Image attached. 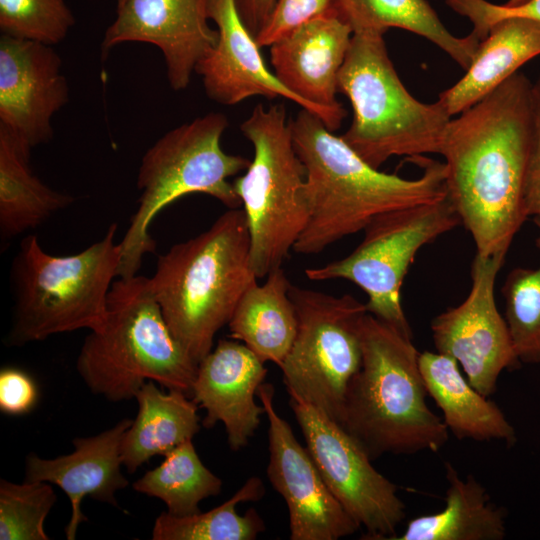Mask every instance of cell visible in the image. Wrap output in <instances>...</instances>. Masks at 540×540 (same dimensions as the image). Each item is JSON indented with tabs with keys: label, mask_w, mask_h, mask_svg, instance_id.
I'll list each match as a JSON object with an SVG mask.
<instances>
[{
	"label": "cell",
	"mask_w": 540,
	"mask_h": 540,
	"mask_svg": "<svg viewBox=\"0 0 540 540\" xmlns=\"http://www.w3.org/2000/svg\"><path fill=\"white\" fill-rule=\"evenodd\" d=\"M531 85L517 71L448 123L446 192L481 256L505 257L526 220Z\"/></svg>",
	"instance_id": "cell-1"
},
{
	"label": "cell",
	"mask_w": 540,
	"mask_h": 540,
	"mask_svg": "<svg viewBox=\"0 0 540 540\" xmlns=\"http://www.w3.org/2000/svg\"><path fill=\"white\" fill-rule=\"evenodd\" d=\"M290 125L294 148L305 168L303 195L309 210L307 225L292 250L295 253L319 254L362 231L381 213L447 195L444 163L424 156L408 158L422 173L407 179L369 165L305 109L290 119Z\"/></svg>",
	"instance_id": "cell-2"
},
{
	"label": "cell",
	"mask_w": 540,
	"mask_h": 540,
	"mask_svg": "<svg viewBox=\"0 0 540 540\" xmlns=\"http://www.w3.org/2000/svg\"><path fill=\"white\" fill-rule=\"evenodd\" d=\"M243 209H229L199 235L160 256L150 285L174 338L199 362L257 282Z\"/></svg>",
	"instance_id": "cell-3"
},
{
	"label": "cell",
	"mask_w": 540,
	"mask_h": 540,
	"mask_svg": "<svg viewBox=\"0 0 540 540\" xmlns=\"http://www.w3.org/2000/svg\"><path fill=\"white\" fill-rule=\"evenodd\" d=\"M361 346V365L347 386L339 424L372 461L385 454L438 452L449 430L427 405L412 339L367 313Z\"/></svg>",
	"instance_id": "cell-4"
},
{
	"label": "cell",
	"mask_w": 540,
	"mask_h": 540,
	"mask_svg": "<svg viewBox=\"0 0 540 540\" xmlns=\"http://www.w3.org/2000/svg\"><path fill=\"white\" fill-rule=\"evenodd\" d=\"M197 368L171 333L149 277L138 275L113 282L105 324L86 336L76 361L89 390L112 402L135 398L147 381L191 398Z\"/></svg>",
	"instance_id": "cell-5"
},
{
	"label": "cell",
	"mask_w": 540,
	"mask_h": 540,
	"mask_svg": "<svg viewBox=\"0 0 540 540\" xmlns=\"http://www.w3.org/2000/svg\"><path fill=\"white\" fill-rule=\"evenodd\" d=\"M117 230L112 223L100 240L66 256L46 252L34 234L22 239L10 268L14 306L8 345L103 327L120 262Z\"/></svg>",
	"instance_id": "cell-6"
},
{
	"label": "cell",
	"mask_w": 540,
	"mask_h": 540,
	"mask_svg": "<svg viewBox=\"0 0 540 540\" xmlns=\"http://www.w3.org/2000/svg\"><path fill=\"white\" fill-rule=\"evenodd\" d=\"M228 125L225 114L211 112L166 132L145 152L137 175L138 207L119 241L117 278L137 275L144 256L156 249L152 221L176 200L202 193L229 209L242 205L228 179L245 171L251 160L222 149Z\"/></svg>",
	"instance_id": "cell-7"
},
{
	"label": "cell",
	"mask_w": 540,
	"mask_h": 540,
	"mask_svg": "<svg viewBox=\"0 0 540 540\" xmlns=\"http://www.w3.org/2000/svg\"><path fill=\"white\" fill-rule=\"evenodd\" d=\"M338 92L353 109L341 136L369 165L379 169L393 156L440 154L452 116L438 102L415 99L389 58L384 35L353 34L338 75Z\"/></svg>",
	"instance_id": "cell-8"
},
{
	"label": "cell",
	"mask_w": 540,
	"mask_h": 540,
	"mask_svg": "<svg viewBox=\"0 0 540 540\" xmlns=\"http://www.w3.org/2000/svg\"><path fill=\"white\" fill-rule=\"evenodd\" d=\"M240 129L254 156L232 185L248 224L252 267L263 278L281 267L307 225L305 168L283 104H257Z\"/></svg>",
	"instance_id": "cell-9"
},
{
	"label": "cell",
	"mask_w": 540,
	"mask_h": 540,
	"mask_svg": "<svg viewBox=\"0 0 540 540\" xmlns=\"http://www.w3.org/2000/svg\"><path fill=\"white\" fill-rule=\"evenodd\" d=\"M460 217L447 195L439 200L375 216L364 237L346 257L308 268L309 280L345 279L368 296V313L412 339L401 303V287L410 265L425 245L449 232Z\"/></svg>",
	"instance_id": "cell-10"
},
{
	"label": "cell",
	"mask_w": 540,
	"mask_h": 540,
	"mask_svg": "<svg viewBox=\"0 0 540 540\" xmlns=\"http://www.w3.org/2000/svg\"><path fill=\"white\" fill-rule=\"evenodd\" d=\"M298 326L279 367L289 396L340 423L347 386L362 361L361 324L366 303L291 285Z\"/></svg>",
	"instance_id": "cell-11"
},
{
	"label": "cell",
	"mask_w": 540,
	"mask_h": 540,
	"mask_svg": "<svg viewBox=\"0 0 540 540\" xmlns=\"http://www.w3.org/2000/svg\"><path fill=\"white\" fill-rule=\"evenodd\" d=\"M290 406L306 449L330 491L366 529L361 539L391 540L406 517L397 485L375 469L364 449L339 423L296 396H290Z\"/></svg>",
	"instance_id": "cell-12"
},
{
	"label": "cell",
	"mask_w": 540,
	"mask_h": 540,
	"mask_svg": "<svg viewBox=\"0 0 540 540\" xmlns=\"http://www.w3.org/2000/svg\"><path fill=\"white\" fill-rule=\"evenodd\" d=\"M504 260L503 256L476 254L468 296L434 317L430 324L437 352L456 360L469 383L487 397L496 392L504 370L521 364L495 301L496 277Z\"/></svg>",
	"instance_id": "cell-13"
},
{
	"label": "cell",
	"mask_w": 540,
	"mask_h": 540,
	"mask_svg": "<svg viewBox=\"0 0 540 540\" xmlns=\"http://www.w3.org/2000/svg\"><path fill=\"white\" fill-rule=\"evenodd\" d=\"M275 389L262 383L257 397L268 419L267 477L285 500L291 540H337L354 534L360 525L330 491L306 447L274 407Z\"/></svg>",
	"instance_id": "cell-14"
},
{
	"label": "cell",
	"mask_w": 540,
	"mask_h": 540,
	"mask_svg": "<svg viewBox=\"0 0 540 540\" xmlns=\"http://www.w3.org/2000/svg\"><path fill=\"white\" fill-rule=\"evenodd\" d=\"M69 101L58 53L42 42L1 34L0 127L25 148L53 138V116Z\"/></svg>",
	"instance_id": "cell-15"
},
{
	"label": "cell",
	"mask_w": 540,
	"mask_h": 540,
	"mask_svg": "<svg viewBox=\"0 0 540 540\" xmlns=\"http://www.w3.org/2000/svg\"><path fill=\"white\" fill-rule=\"evenodd\" d=\"M210 0H127L107 27L102 54L126 42L152 44L161 51L170 87L187 88L198 62L215 46L217 29L208 20Z\"/></svg>",
	"instance_id": "cell-16"
},
{
	"label": "cell",
	"mask_w": 540,
	"mask_h": 540,
	"mask_svg": "<svg viewBox=\"0 0 540 540\" xmlns=\"http://www.w3.org/2000/svg\"><path fill=\"white\" fill-rule=\"evenodd\" d=\"M353 32L331 9L270 46V62L278 81L332 132L347 111L337 100L338 75Z\"/></svg>",
	"instance_id": "cell-17"
},
{
	"label": "cell",
	"mask_w": 540,
	"mask_h": 540,
	"mask_svg": "<svg viewBox=\"0 0 540 540\" xmlns=\"http://www.w3.org/2000/svg\"><path fill=\"white\" fill-rule=\"evenodd\" d=\"M266 374L264 362L237 340H219L198 364L191 398L205 409L206 428L224 424L234 451L247 446L265 414L254 396Z\"/></svg>",
	"instance_id": "cell-18"
},
{
	"label": "cell",
	"mask_w": 540,
	"mask_h": 540,
	"mask_svg": "<svg viewBox=\"0 0 540 540\" xmlns=\"http://www.w3.org/2000/svg\"><path fill=\"white\" fill-rule=\"evenodd\" d=\"M208 14L217 27L218 40L195 68L206 95L222 105H235L253 96L282 97L302 108V102L266 66L235 0H210Z\"/></svg>",
	"instance_id": "cell-19"
},
{
	"label": "cell",
	"mask_w": 540,
	"mask_h": 540,
	"mask_svg": "<svg viewBox=\"0 0 540 540\" xmlns=\"http://www.w3.org/2000/svg\"><path fill=\"white\" fill-rule=\"evenodd\" d=\"M131 419H122L95 436L73 439L74 451L53 459L29 454L26 481H43L59 486L70 500L71 517L65 528L68 540L76 539L78 527L87 521L81 510L85 497L118 506L115 494L129 484L122 474L121 451Z\"/></svg>",
	"instance_id": "cell-20"
},
{
	"label": "cell",
	"mask_w": 540,
	"mask_h": 540,
	"mask_svg": "<svg viewBox=\"0 0 540 540\" xmlns=\"http://www.w3.org/2000/svg\"><path fill=\"white\" fill-rule=\"evenodd\" d=\"M418 361L427 393L457 439L495 440L509 447L516 443L515 428L503 411L469 383L456 360L439 352L424 351L419 353Z\"/></svg>",
	"instance_id": "cell-21"
},
{
	"label": "cell",
	"mask_w": 540,
	"mask_h": 540,
	"mask_svg": "<svg viewBox=\"0 0 540 540\" xmlns=\"http://www.w3.org/2000/svg\"><path fill=\"white\" fill-rule=\"evenodd\" d=\"M538 55L540 22L524 17L504 18L489 28L464 76L441 92L437 101L451 116L458 115Z\"/></svg>",
	"instance_id": "cell-22"
},
{
	"label": "cell",
	"mask_w": 540,
	"mask_h": 540,
	"mask_svg": "<svg viewBox=\"0 0 540 540\" xmlns=\"http://www.w3.org/2000/svg\"><path fill=\"white\" fill-rule=\"evenodd\" d=\"M448 482L445 507L411 519L392 540H503L507 535L505 509L497 506L487 489L472 474L461 478L445 462Z\"/></svg>",
	"instance_id": "cell-23"
},
{
	"label": "cell",
	"mask_w": 540,
	"mask_h": 540,
	"mask_svg": "<svg viewBox=\"0 0 540 540\" xmlns=\"http://www.w3.org/2000/svg\"><path fill=\"white\" fill-rule=\"evenodd\" d=\"M291 283L279 267L243 294L228 323L230 337L243 342L264 363L281 366L297 333L298 320L290 298Z\"/></svg>",
	"instance_id": "cell-24"
},
{
	"label": "cell",
	"mask_w": 540,
	"mask_h": 540,
	"mask_svg": "<svg viewBox=\"0 0 540 540\" xmlns=\"http://www.w3.org/2000/svg\"><path fill=\"white\" fill-rule=\"evenodd\" d=\"M136 418L126 431L121 457L123 466L134 473L156 455L165 456L200 430L198 405L188 395L163 392L156 382L147 381L137 392Z\"/></svg>",
	"instance_id": "cell-25"
},
{
	"label": "cell",
	"mask_w": 540,
	"mask_h": 540,
	"mask_svg": "<svg viewBox=\"0 0 540 540\" xmlns=\"http://www.w3.org/2000/svg\"><path fill=\"white\" fill-rule=\"evenodd\" d=\"M332 10L353 34L384 35L390 28H399L424 37L464 70L481 42L472 32L464 37L453 35L426 0H332Z\"/></svg>",
	"instance_id": "cell-26"
},
{
	"label": "cell",
	"mask_w": 540,
	"mask_h": 540,
	"mask_svg": "<svg viewBox=\"0 0 540 540\" xmlns=\"http://www.w3.org/2000/svg\"><path fill=\"white\" fill-rule=\"evenodd\" d=\"M30 150L0 127V237L7 242L69 207L72 195L56 191L31 170Z\"/></svg>",
	"instance_id": "cell-27"
},
{
	"label": "cell",
	"mask_w": 540,
	"mask_h": 540,
	"mask_svg": "<svg viewBox=\"0 0 540 540\" xmlns=\"http://www.w3.org/2000/svg\"><path fill=\"white\" fill-rule=\"evenodd\" d=\"M265 494L263 481L249 478L221 505L207 511L178 517L162 512L154 522V540H254L265 530V523L255 508L239 515L236 506L258 501Z\"/></svg>",
	"instance_id": "cell-28"
},
{
	"label": "cell",
	"mask_w": 540,
	"mask_h": 540,
	"mask_svg": "<svg viewBox=\"0 0 540 540\" xmlns=\"http://www.w3.org/2000/svg\"><path fill=\"white\" fill-rule=\"evenodd\" d=\"M156 468L133 483V489L159 498L171 515L183 517L200 512L199 503L222 490V480L201 461L192 440L183 442L165 456Z\"/></svg>",
	"instance_id": "cell-29"
},
{
	"label": "cell",
	"mask_w": 540,
	"mask_h": 540,
	"mask_svg": "<svg viewBox=\"0 0 540 540\" xmlns=\"http://www.w3.org/2000/svg\"><path fill=\"white\" fill-rule=\"evenodd\" d=\"M536 245L540 249V218ZM505 299V320L515 353L521 363L540 364V265L512 269L501 289Z\"/></svg>",
	"instance_id": "cell-30"
},
{
	"label": "cell",
	"mask_w": 540,
	"mask_h": 540,
	"mask_svg": "<svg viewBox=\"0 0 540 540\" xmlns=\"http://www.w3.org/2000/svg\"><path fill=\"white\" fill-rule=\"evenodd\" d=\"M57 500L48 482L0 481V539L48 540L44 522Z\"/></svg>",
	"instance_id": "cell-31"
},
{
	"label": "cell",
	"mask_w": 540,
	"mask_h": 540,
	"mask_svg": "<svg viewBox=\"0 0 540 540\" xmlns=\"http://www.w3.org/2000/svg\"><path fill=\"white\" fill-rule=\"evenodd\" d=\"M75 24L65 0H0L2 34L55 45Z\"/></svg>",
	"instance_id": "cell-32"
},
{
	"label": "cell",
	"mask_w": 540,
	"mask_h": 540,
	"mask_svg": "<svg viewBox=\"0 0 540 540\" xmlns=\"http://www.w3.org/2000/svg\"><path fill=\"white\" fill-rule=\"evenodd\" d=\"M455 13L473 25L472 33L481 41L489 28L508 17H524L540 22V0H509L495 4L487 0H445Z\"/></svg>",
	"instance_id": "cell-33"
},
{
	"label": "cell",
	"mask_w": 540,
	"mask_h": 540,
	"mask_svg": "<svg viewBox=\"0 0 540 540\" xmlns=\"http://www.w3.org/2000/svg\"><path fill=\"white\" fill-rule=\"evenodd\" d=\"M332 9V0H276L255 39L260 47L271 46L303 24Z\"/></svg>",
	"instance_id": "cell-34"
},
{
	"label": "cell",
	"mask_w": 540,
	"mask_h": 540,
	"mask_svg": "<svg viewBox=\"0 0 540 540\" xmlns=\"http://www.w3.org/2000/svg\"><path fill=\"white\" fill-rule=\"evenodd\" d=\"M524 202L527 216L540 218V74L531 85L530 146Z\"/></svg>",
	"instance_id": "cell-35"
},
{
	"label": "cell",
	"mask_w": 540,
	"mask_h": 540,
	"mask_svg": "<svg viewBox=\"0 0 540 540\" xmlns=\"http://www.w3.org/2000/svg\"><path fill=\"white\" fill-rule=\"evenodd\" d=\"M37 386L24 371L6 367L0 372V410L9 415L28 413L36 404Z\"/></svg>",
	"instance_id": "cell-36"
},
{
	"label": "cell",
	"mask_w": 540,
	"mask_h": 540,
	"mask_svg": "<svg viewBox=\"0 0 540 540\" xmlns=\"http://www.w3.org/2000/svg\"><path fill=\"white\" fill-rule=\"evenodd\" d=\"M275 2L276 0H235L241 20L254 37L266 23Z\"/></svg>",
	"instance_id": "cell-37"
},
{
	"label": "cell",
	"mask_w": 540,
	"mask_h": 540,
	"mask_svg": "<svg viewBox=\"0 0 540 540\" xmlns=\"http://www.w3.org/2000/svg\"><path fill=\"white\" fill-rule=\"evenodd\" d=\"M127 0H117V7L125 3Z\"/></svg>",
	"instance_id": "cell-38"
}]
</instances>
